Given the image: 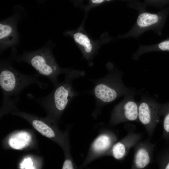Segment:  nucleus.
<instances>
[{"instance_id":"obj_16","label":"nucleus","mask_w":169,"mask_h":169,"mask_svg":"<svg viewBox=\"0 0 169 169\" xmlns=\"http://www.w3.org/2000/svg\"><path fill=\"white\" fill-rule=\"evenodd\" d=\"M143 3L146 7H153L161 10L169 5V0H144Z\"/></svg>"},{"instance_id":"obj_12","label":"nucleus","mask_w":169,"mask_h":169,"mask_svg":"<svg viewBox=\"0 0 169 169\" xmlns=\"http://www.w3.org/2000/svg\"><path fill=\"white\" fill-rule=\"evenodd\" d=\"M68 82L66 81L55 85L54 89L47 97L52 100L55 108L59 111L65 109L73 95L71 86Z\"/></svg>"},{"instance_id":"obj_11","label":"nucleus","mask_w":169,"mask_h":169,"mask_svg":"<svg viewBox=\"0 0 169 169\" xmlns=\"http://www.w3.org/2000/svg\"><path fill=\"white\" fill-rule=\"evenodd\" d=\"M142 135L130 131L121 140L116 142L105 156H110L117 160H122L127 155L130 150L142 138Z\"/></svg>"},{"instance_id":"obj_18","label":"nucleus","mask_w":169,"mask_h":169,"mask_svg":"<svg viewBox=\"0 0 169 169\" xmlns=\"http://www.w3.org/2000/svg\"><path fill=\"white\" fill-rule=\"evenodd\" d=\"M33 162L30 159H25L21 165V168L22 169H31Z\"/></svg>"},{"instance_id":"obj_15","label":"nucleus","mask_w":169,"mask_h":169,"mask_svg":"<svg viewBox=\"0 0 169 169\" xmlns=\"http://www.w3.org/2000/svg\"><path fill=\"white\" fill-rule=\"evenodd\" d=\"M88 2L85 4H82L80 7L84 12L85 14L94 8L104 3L115 0H87ZM125 2L127 4L133 0H120Z\"/></svg>"},{"instance_id":"obj_5","label":"nucleus","mask_w":169,"mask_h":169,"mask_svg":"<svg viewBox=\"0 0 169 169\" xmlns=\"http://www.w3.org/2000/svg\"><path fill=\"white\" fill-rule=\"evenodd\" d=\"M24 12H14L10 16L0 22V50L1 53L9 48L16 49L20 41L18 31L19 22L26 16Z\"/></svg>"},{"instance_id":"obj_17","label":"nucleus","mask_w":169,"mask_h":169,"mask_svg":"<svg viewBox=\"0 0 169 169\" xmlns=\"http://www.w3.org/2000/svg\"><path fill=\"white\" fill-rule=\"evenodd\" d=\"M163 127L165 132L169 133V111L165 115L163 122Z\"/></svg>"},{"instance_id":"obj_6","label":"nucleus","mask_w":169,"mask_h":169,"mask_svg":"<svg viewBox=\"0 0 169 169\" xmlns=\"http://www.w3.org/2000/svg\"><path fill=\"white\" fill-rule=\"evenodd\" d=\"M136 93L125 95L123 100L114 109L109 121L111 126L129 121L139 122L138 102L134 99Z\"/></svg>"},{"instance_id":"obj_4","label":"nucleus","mask_w":169,"mask_h":169,"mask_svg":"<svg viewBox=\"0 0 169 169\" xmlns=\"http://www.w3.org/2000/svg\"><path fill=\"white\" fill-rule=\"evenodd\" d=\"M138 102L139 122L144 126L150 137L159 122L162 108L155 99L146 95H143Z\"/></svg>"},{"instance_id":"obj_2","label":"nucleus","mask_w":169,"mask_h":169,"mask_svg":"<svg viewBox=\"0 0 169 169\" xmlns=\"http://www.w3.org/2000/svg\"><path fill=\"white\" fill-rule=\"evenodd\" d=\"M54 44L49 41L43 46L34 51H24L21 55L11 54L13 61L25 62L33 67L41 76L48 78L55 85L58 75L64 72L57 64L53 55Z\"/></svg>"},{"instance_id":"obj_14","label":"nucleus","mask_w":169,"mask_h":169,"mask_svg":"<svg viewBox=\"0 0 169 169\" xmlns=\"http://www.w3.org/2000/svg\"><path fill=\"white\" fill-rule=\"evenodd\" d=\"M34 128L42 135L48 138L55 136V134L51 128L42 121L35 120L33 121Z\"/></svg>"},{"instance_id":"obj_10","label":"nucleus","mask_w":169,"mask_h":169,"mask_svg":"<svg viewBox=\"0 0 169 169\" xmlns=\"http://www.w3.org/2000/svg\"><path fill=\"white\" fill-rule=\"evenodd\" d=\"M155 145L149 141H140L133 147L134 155L131 169H143L151 162Z\"/></svg>"},{"instance_id":"obj_3","label":"nucleus","mask_w":169,"mask_h":169,"mask_svg":"<svg viewBox=\"0 0 169 169\" xmlns=\"http://www.w3.org/2000/svg\"><path fill=\"white\" fill-rule=\"evenodd\" d=\"M128 7L138 11L137 20L129 31L125 34L118 35L117 39L130 37L138 39L144 32L150 30L159 36L162 34V29L169 14V5L156 13L147 11L146 6L139 0H135Z\"/></svg>"},{"instance_id":"obj_8","label":"nucleus","mask_w":169,"mask_h":169,"mask_svg":"<svg viewBox=\"0 0 169 169\" xmlns=\"http://www.w3.org/2000/svg\"><path fill=\"white\" fill-rule=\"evenodd\" d=\"M112 79L108 84H100L97 85L94 89L96 97L105 103L111 102L119 96L123 95L139 92L135 89L128 88L120 82Z\"/></svg>"},{"instance_id":"obj_19","label":"nucleus","mask_w":169,"mask_h":169,"mask_svg":"<svg viewBox=\"0 0 169 169\" xmlns=\"http://www.w3.org/2000/svg\"><path fill=\"white\" fill-rule=\"evenodd\" d=\"M74 168L73 163L71 160L69 159H67L64 161L62 167L63 169H73Z\"/></svg>"},{"instance_id":"obj_20","label":"nucleus","mask_w":169,"mask_h":169,"mask_svg":"<svg viewBox=\"0 0 169 169\" xmlns=\"http://www.w3.org/2000/svg\"><path fill=\"white\" fill-rule=\"evenodd\" d=\"M87 0H72L75 6L76 7H79L83 4L84 1Z\"/></svg>"},{"instance_id":"obj_1","label":"nucleus","mask_w":169,"mask_h":169,"mask_svg":"<svg viewBox=\"0 0 169 169\" xmlns=\"http://www.w3.org/2000/svg\"><path fill=\"white\" fill-rule=\"evenodd\" d=\"M12 57L2 59L0 62V87L4 98H16L25 88L35 84L42 89L48 84L39 80L41 75L38 73L33 75L24 74L13 66Z\"/></svg>"},{"instance_id":"obj_7","label":"nucleus","mask_w":169,"mask_h":169,"mask_svg":"<svg viewBox=\"0 0 169 169\" xmlns=\"http://www.w3.org/2000/svg\"><path fill=\"white\" fill-rule=\"evenodd\" d=\"M117 139L116 135L112 131H103L92 143L83 166L99 157L105 156L117 142Z\"/></svg>"},{"instance_id":"obj_13","label":"nucleus","mask_w":169,"mask_h":169,"mask_svg":"<svg viewBox=\"0 0 169 169\" xmlns=\"http://www.w3.org/2000/svg\"><path fill=\"white\" fill-rule=\"evenodd\" d=\"M31 140V136L28 132H21L12 136L9 140V144L12 148L21 149L28 145Z\"/></svg>"},{"instance_id":"obj_21","label":"nucleus","mask_w":169,"mask_h":169,"mask_svg":"<svg viewBox=\"0 0 169 169\" xmlns=\"http://www.w3.org/2000/svg\"><path fill=\"white\" fill-rule=\"evenodd\" d=\"M165 168L166 169H169V162L167 163V164L165 166Z\"/></svg>"},{"instance_id":"obj_9","label":"nucleus","mask_w":169,"mask_h":169,"mask_svg":"<svg viewBox=\"0 0 169 169\" xmlns=\"http://www.w3.org/2000/svg\"><path fill=\"white\" fill-rule=\"evenodd\" d=\"M86 18L80 25L75 30H67L63 33L66 37H71L79 47L86 58H89L95 52L99 43V40L94 41L85 32L84 24Z\"/></svg>"}]
</instances>
